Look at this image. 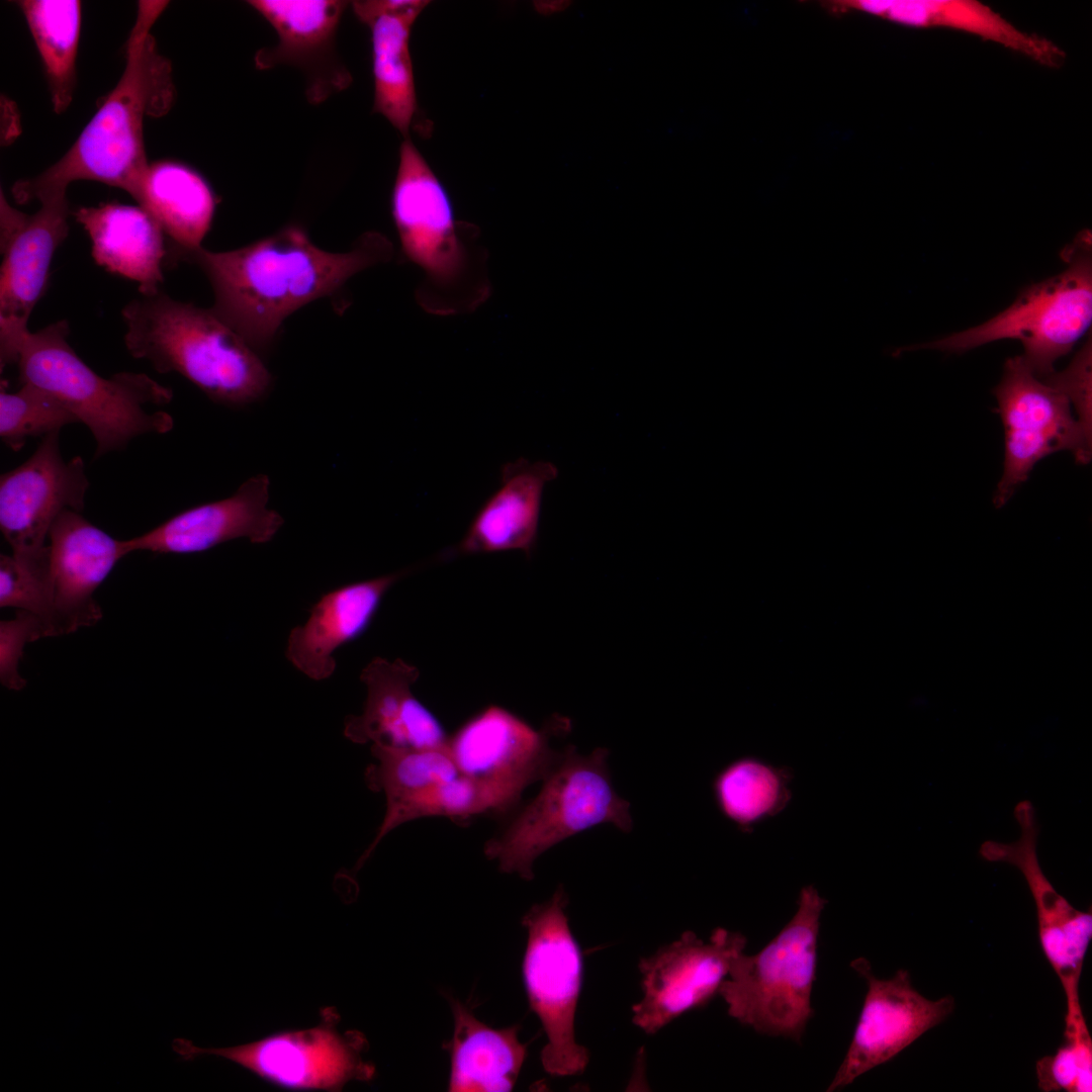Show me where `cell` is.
<instances>
[{
	"label": "cell",
	"instance_id": "1",
	"mask_svg": "<svg viewBox=\"0 0 1092 1092\" xmlns=\"http://www.w3.org/2000/svg\"><path fill=\"white\" fill-rule=\"evenodd\" d=\"M390 241L362 235L353 249L331 253L290 225L246 247L212 252L202 247L179 255L197 264L214 294L210 307L254 350L268 347L294 310L341 288L349 278L391 259Z\"/></svg>",
	"mask_w": 1092,
	"mask_h": 1092
},
{
	"label": "cell",
	"instance_id": "2",
	"mask_svg": "<svg viewBox=\"0 0 1092 1092\" xmlns=\"http://www.w3.org/2000/svg\"><path fill=\"white\" fill-rule=\"evenodd\" d=\"M167 5L159 0L139 2L117 84L58 162L13 184L17 203L66 194L69 184L77 180H93L133 194L150 165L144 144L145 118L165 115L175 100L171 63L158 52L152 34Z\"/></svg>",
	"mask_w": 1092,
	"mask_h": 1092
},
{
	"label": "cell",
	"instance_id": "3",
	"mask_svg": "<svg viewBox=\"0 0 1092 1092\" xmlns=\"http://www.w3.org/2000/svg\"><path fill=\"white\" fill-rule=\"evenodd\" d=\"M391 210L401 251L421 272L415 296L425 311L461 315L487 300L486 250L475 229L455 220L445 187L408 140L399 151Z\"/></svg>",
	"mask_w": 1092,
	"mask_h": 1092
},
{
	"label": "cell",
	"instance_id": "4",
	"mask_svg": "<svg viewBox=\"0 0 1092 1092\" xmlns=\"http://www.w3.org/2000/svg\"><path fill=\"white\" fill-rule=\"evenodd\" d=\"M124 344L160 373L177 372L216 403L240 406L263 397L271 375L255 350L211 308L176 300L163 289L121 311Z\"/></svg>",
	"mask_w": 1092,
	"mask_h": 1092
},
{
	"label": "cell",
	"instance_id": "5",
	"mask_svg": "<svg viewBox=\"0 0 1092 1092\" xmlns=\"http://www.w3.org/2000/svg\"><path fill=\"white\" fill-rule=\"evenodd\" d=\"M68 336L65 320L29 331L19 349V381L55 396L90 430L95 458L122 450L140 436L172 430L171 415L150 410L168 404L171 388L140 372L100 376L73 350Z\"/></svg>",
	"mask_w": 1092,
	"mask_h": 1092
},
{
	"label": "cell",
	"instance_id": "6",
	"mask_svg": "<svg viewBox=\"0 0 1092 1092\" xmlns=\"http://www.w3.org/2000/svg\"><path fill=\"white\" fill-rule=\"evenodd\" d=\"M608 755L606 748L587 755L573 746L559 752L537 796L485 842V856L499 871L529 881L536 858L570 836L602 823L630 831V804L613 788Z\"/></svg>",
	"mask_w": 1092,
	"mask_h": 1092
},
{
	"label": "cell",
	"instance_id": "7",
	"mask_svg": "<svg viewBox=\"0 0 1092 1092\" xmlns=\"http://www.w3.org/2000/svg\"><path fill=\"white\" fill-rule=\"evenodd\" d=\"M813 885L801 889L798 909L757 953H737L719 989L728 1014L768 1035L800 1040L813 1015L820 918L826 905Z\"/></svg>",
	"mask_w": 1092,
	"mask_h": 1092
},
{
	"label": "cell",
	"instance_id": "8",
	"mask_svg": "<svg viewBox=\"0 0 1092 1092\" xmlns=\"http://www.w3.org/2000/svg\"><path fill=\"white\" fill-rule=\"evenodd\" d=\"M1064 271L1023 289L1016 300L991 320L934 342L904 350L930 348L964 353L1003 339L1018 340L1021 356L1042 378L1068 354L1092 322L1091 234L1081 232L1062 253Z\"/></svg>",
	"mask_w": 1092,
	"mask_h": 1092
},
{
	"label": "cell",
	"instance_id": "9",
	"mask_svg": "<svg viewBox=\"0 0 1092 1092\" xmlns=\"http://www.w3.org/2000/svg\"><path fill=\"white\" fill-rule=\"evenodd\" d=\"M559 886L552 897L534 905L523 917L528 940L523 976L532 1011L539 1017L547 1042L541 1063L551 1076L581 1074L589 1061L576 1042L574 1019L582 984V956L573 937Z\"/></svg>",
	"mask_w": 1092,
	"mask_h": 1092
},
{
	"label": "cell",
	"instance_id": "10",
	"mask_svg": "<svg viewBox=\"0 0 1092 1092\" xmlns=\"http://www.w3.org/2000/svg\"><path fill=\"white\" fill-rule=\"evenodd\" d=\"M328 1008L317 1025L271 1033L224 1048H201L177 1037L173 1051L184 1061L200 1056L228 1060L274 1086L302 1091H340L351 1081H369L375 1068L364 1060L368 1043L357 1030L341 1031Z\"/></svg>",
	"mask_w": 1092,
	"mask_h": 1092
},
{
	"label": "cell",
	"instance_id": "11",
	"mask_svg": "<svg viewBox=\"0 0 1092 1092\" xmlns=\"http://www.w3.org/2000/svg\"><path fill=\"white\" fill-rule=\"evenodd\" d=\"M1005 433L1004 471L994 496L1001 508L1034 464L1062 450L1077 462L1091 457V415L1049 376L1039 379L1021 356L1009 358L994 389Z\"/></svg>",
	"mask_w": 1092,
	"mask_h": 1092
},
{
	"label": "cell",
	"instance_id": "12",
	"mask_svg": "<svg viewBox=\"0 0 1092 1092\" xmlns=\"http://www.w3.org/2000/svg\"><path fill=\"white\" fill-rule=\"evenodd\" d=\"M34 213L12 207L1 192L0 365L17 364L29 316L43 295L54 255L69 233L66 194Z\"/></svg>",
	"mask_w": 1092,
	"mask_h": 1092
},
{
	"label": "cell",
	"instance_id": "13",
	"mask_svg": "<svg viewBox=\"0 0 1092 1092\" xmlns=\"http://www.w3.org/2000/svg\"><path fill=\"white\" fill-rule=\"evenodd\" d=\"M745 945L743 934L718 927L708 941L685 931L678 939L642 958L638 968L643 998L632 1006V1022L653 1034L682 1013L705 1005L719 992L731 960Z\"/></svg>",
	"mask_w": 1092,
	"mask_h": 1092
},
{
	"label": "cell",
	"instance_id": "14",
	"mask_svg": "<svg viewBox=\"0 0 1092 1092\" xmlns=\"http://www.w3.org/2000/svg\"><path fill=\"white\" fill-rule=\"evenodd\" d=\"M851 967L867 980L868 991L850 1045L827 1091L843 1088L890 1061L945 1020L956 1006L950 995L937 1000L922 996L913 988L906 970L881 980L864 958L852 961Z\"/></svg>",
	"mask_w": 1092,
	"mask_h": 1092
},
{
	"label": "cell",
	"instance_id": "15",
	"mask_svg": "<svg viewBox=\"0 0 1092 1092\" xmlns=\"http://www.w3.org/2000/svg\"><path fill=\"white\" fill-rule=\"evenodd\" d=\"M48 541L46 637L96 624L102 611L94 593L128 555L124 540L114 539L71 510L55 520Z\"/></svg>",
	"mask_w": 1092,
	"mask_h": 1092
},
{
	"label": "cell",
	"instance_id": "16",
	"mask_svg": "<svg viewBox=\"0 0 1092 1092\" xmlns=\"http://www.w3.org/2000/svg\"><path fill=\"white\" fill-rule=\"evenodd\" d=\"M89 485L82 458H64L60 432L42 438L28 459L0 477V529L12 553L42 550L63 512L83 511Z\"/></svg>",
	"mask_w": 1092,
	"mask_h": 1092
},
{
	"label": "cell",
	"instance_id": "17",
	"mask_svg": "<svg viewBox=\"0 0 1092 1092\" xmlns=\"http://www.w3.org/2000/svg\"><path fill=\"white\" fill-rule=\"evenodd\" d=\"M1015 817L1021 828L1013 843L986 841L980 854L990 861L1015 866L1023 875L1034 900L1042 952L1059 977L1066 1003L1080 1002L1083 964L1092 938V914L1073 907L1042 873L1036 855L1038 828L1030 802L1017 804Z\"/></svg>",
	"mask_w": 1092,
	"mask_h": 1092
},
{
	"label": "cell",
	"instance_id": "18",
	"mask_svg": "<svg viewBox=\"0 0 1092 1092\" xmlns=\"http://www.w3.org/2000/svg\"><path fill=\"white\" fill-rule=\"evenodd\" d=\"M248 4L274 28L277 42L255 54L258 70L295 67L305 79V95L320 104L344 90L351 75L336 50V33L348 3L339 0H253Z\"/></svg>",
	"mask_w": 1092,
	"mask_h": 1092
},
{
	"label": "cell",
	"instance_id": "19",
	"mask_svg": "<svg viewBox=\"0 0 1092 1092\" xmlns=\"http://www.w3.org/2000/svg\"><path fill=\"white\" fill-rule=\"evenodd\" d=\"M551 728L536 730L512 712L489 706L449 737L447 748L460 775L522 795L544 779L559 754L550 745Z\"/></svg>",
	"mask_w": 1092,
	"mask_h": 1092
},
{
	"label": "cell",
	"instance_id": "20",
	"mask_svg": "<svg viewBox=\"0 0 1092 1092\" xmlns=\"http://www.w3.org/2000/svg\"><path fill=\"white\" fill-rule=\"evenodd\" d=\"M269 486L267 475L252 476L233 495L190 508L147 533L124 540L126 550L128 554H191L238 538L267 543L284 524L282 516L267 507Z\"/></svg>",
	"mask_w": 1092,
	"mask_h": 1092
},
{
	"label": "cell",
	"instance_id": "21",
	"mask_svg": "<svg viewBox=\"0 0 1092 1092\" xmlns=\"http://www.w3.org/2000/svg\"><path fill=\"white\" fill-rule=\"evenodd\" d=\"M419 675L418 667L401 658L374 657L360 675L367 689L363 711L345 719V737L398 748L447 747L442 724L412 691Z\"/></svg>",
	"mask_w": 1092,
	"mask_h": 1092
},
{
	"label": "cell",
	"instance_id": "22",
	"mask_svg": "<svg viewBox=\"0 0 1092 1092\" xmlns=\"http://www.w3.org/2000/svg\"><path fill=\"white\" fill-rule=\"evenodd\" d=\"M823 5L833 13L858 11L912 27L961 30L1050 68L1061 67L1066 60V53L1055 42L1021 30L976 0H836Z\"/></svg>",
	"mask_w": 1092,
	"mask_h": 1092
},
{
	"label": "cell",
	"instance_id": "23",
	"mask_svg": "<svg viewBox=\"0 0 1092 1092\" xmlns=\"http://www.w3.org/2000/svg\"><path fill=\"white\" fill-rule=\"evenodd\" d=\"M408 570L350 583L325 594L309 609V617L294 627L285 656L310 679L325 680L335 672V651L371 624L388 589Z\"/></svg>",
	"mask_w": 1092,
	"mask_h": 1092
},
{
	"label": "cell",
	"instance_id": "24",
	"mask_svg": "<svg viewBox=\"0 0 1092 1092\" xmlns=\"http://www.w3.org/2000/svg\"><path fill=\"white\" fill-rule=\"evenodd\" d=\"M557 475V467L549 461L519 458L504 464L498 487L479 508L453 552L520 550L529 556L537 538L544 487Z\"/></svg>",
	"mask_w": 1092,
	"mask_h": 1092
},
{
	"label": "cell",
	"instance_id": "25",
	"mask_svg": "<svg viewBox=\"0 0 1092 1092\" xmlns=\"http://www.w3.org/2000/svg\"><path fill=\"white\" fill-rule=\"evenodd\" d=\"M352 5L357 17L371 31L373 110L406 136L417 111L410 35L428 2L369 0L354 1Z\"/></svg>",
	"mask_w": 1092,
	"mask_h": 1092
},
{
	"label": "cell",
	"instance_id": "26",
	"mask_svg": "<svg viewBox=\"0 0 1092 1092\" xmlns=\"http://www.w3.org/2000/svg\"><path fill=\"white\" fill-rule=\"evenodd\" d=\"M74 216L88 233L99 266L135 281L141 295L162 290L168 249L161 225L146 209L107 202L80 207Z\"/></svg>",
	"mask_w": 1092,
	"mask_h": 1092
},
{
	"label": "cell",
	"instance_id": "27",
	"mask_svg": "<svg viewBox=\"0 0 1092 1092\" xmlns=\"http://www.w3.org/2000/svg\"><path fill=\"white\" fill-rule=\"evenodd\" d=\"M131 196L170 239L168 258L201 247L212 222L216 197L197 172L176 162L152 163Z\"/></svg>",
	"mask_w": 1092,
	"mask_h": 1092
},
{
	"label": "cell",
	"instance_id": "28",
	"mask_svg": "<svg viewBox=\"0 0 1092 1092\" xmlns=\"http://www.w3.org/2000/svg\"><path fill=\"white\" fill-rule=\"evenodd\" d=\"M449 1001L454 1032L446 1046L451 1059L448 1090L511 1091L527 1057V1046L519 1040L520 1026L489 1027L460 1001Z\"/></svg>",
	"mask_w": 1092,
	"mask_h": 1092
},
{
	"label": "cell",
	"instance_id": "29",
	"mask_svg": "<svg viewBox=\"0 0 1092 1092\" xmlns=\"http://www.w3.org/2000/svg\"><path fill=\"white\" fill-rule=\"evenodd\" d=\"M520 799L521 795L505 786L462 775L431 786L385 809L378 831L359 858L357 867L360 868L367 860L391 830L407 821L426 816L467 819L486 813H503L512 809Z\"/></svg>",
	"mask_w": 1092,
	"mask_h": 1092
},
{
	"label": "cell",
	"instance_id": "30",
	"mask_svg": "<svg viewBox=\"0 0 1092 1092\" xmlns=\"http://www.w3.org/2000/svg\"><path fill=\"white\" fill-rule=\"evenodd\" d=\"M43 65L53 108L64 112L76 85L81 4L76 0L18 1Z\"/></svg>",
	"mask_w": 1092,
	"mask_h": 1092
},
{
	"label": "cell",
	"instance_id": "31",
	"mask_svg": "<svg viewBox=\"0 0 1092 1092\" xmlns=\"http://www.w3.org/2000/svg\"><path fill=\"white\" fill-rule=\"evenodd\" d=\"M791 779L786 767L745 756L719 771L713 791L724 816L747 831L788 806L792 798Z\"/></svg>",
	"mask_w": 1092,
	"mask_h": 1092
},
{
	"label": "cell",
	"instance_id": "32",
	"mask_svg": "<svg viewBox=\"0 0 1092 1092\" xmlns=\"http://www.w3.org/2000/svg\"><path fill=\"white\" fill-rule=\"evenodd\" d=\"M376 762L365 772L368 788L382 792L386 809L431 786L460 774L448 748H398L371 744Z\"/></svg>",
	"mask_w": 1092,
	"mask_h": 1092
},
{
	"label": "cell",
	"instance_id": "33",
	"mask_svg": "<svg viewBox=\"0 0 1092 1092\" xmlns=\"http://www.w3.org/2000/svg\"><path fill=\"white\" fill-rule=\"evenodd\" d=\"M74 423L77 418L49 392L29 383L9 392L1 382L0 438L10 449L18 451L27 439H42Z\"/></svg>",
	"mask_w": 1092,
	"mask_h": 1092
},
{
	"label": "cell",
	"instance_id": "34",
	"mask_svg": "<svg viewBox=\"0 0 1092 1092\" xmlns=\"http://www.w3.org/2000/svg\"><path fill=\"white\" fill-rule=\"evenodd\" d=\"M1065 1043L1036 1063L1037 1083L1044 1092H1091L1092 1038L1082 1008L1066 1010Z\"/></svg>",
	"mask_w": 1092,
	"mask_h": 1092
},
{
	"label": "cell",
	"instance_id": "35",
	"mask_svg": "<svg viewBox=\"0 0 1092 1092\" xmlns=\"http://www.w3.org/2000/svg\"><path fill=\"white\" fill-rule=\"evenodd\" d=\"M48 564V544L42 550L35 553L1 554L0 606L2 608H17L20 611L31 613L40 620L43 626L47 611L46 574Z\"/></svg>",
	"mask_w": 1092,
	"mask_h": 1092
},
{
	"label": "cell",
	"instance_id": "36",
	"mask_svg": "<svg viewBox=\"0 0 1092 1092\" xmlns=\"http://www.w3.org/2000/svg\"><path fill=\"white\" fill-rule=\"evenodd\" d=\"M46 637L40 620L31 613L19 611L14 619L0 624V679L10 690H21L25 679L18 672V663L26 643Z\"/></svg>",
	"mask_w": 1092,
	"mask_h": 1092
}]
</instances>
